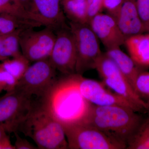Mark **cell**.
Here are the masks:
<instances>
[{
  "label": "cell",
  "instance_id": "cell-1",
  "mask_svg": "<svg viewBox=\"0 0 149 149\" xmlns=\"http://www.w3.org/2000/svg\"><path fill=\"white\" fill-rule=\"evenodd\" d=\"M78 74L58 77L42 100L41 105L63 126L85 124L91 104L78 88Z\"/></svg>",
  "mask_w": 149,
  "mask_h": 149
},
{
  "label": "cell",
  "instance_id": "cell-2",
  "mask_svg": "<svg viewBox=\"0 0 149 149\" xmlns=\"http://www.w3.org/2000/svg\"><path fill=\"white\" fill-rule=\"evenodd\" d=\"M137 112L120 105L99 106L91 104L85 124L101 130L126 145L144 119Z\"/></svg>",
  "mask_w": 149,
  "mask_h": 149
},
{
  "label": "cell",
  "instance_id": "cell-3",
  "mask_svg": "<svg viewBox=\"0 0 149 149\" xmlns=\"http://www.w3.org/2000/svg\"><path fill=\"white\" fill-rule=\"evenodd\" d=\"M18 132L32 139L38 149H68L63 126L41 104L22 123Z\"/></svg>",
  "mask_w": 149,
  "mask_h": 149
},
{
  "label": "cell",
  "instance_id": "cell-4",
  "mask_svg": "<svg viewBox=\"0 0 149 149\" xmlns=\"http://www.w3.org/2000/svg\"><path fill=\"white\" fill-rule=\"evenodd\" d=\"M102 83L110 90L130 103L139 112H148L149 105L134 90L127 78L107 55L102 53L96 63Z\"/></svg>",
  "mask_w": 149,
  "mask_h": 149
},
{
  "label": "cell",
  "instance_id": "cell-5",
  "mask_svg": "<svg viewBox=\"0 0 149 149\" xmlns=\"http://www.w3.org/2000/svg\"><path fill=\"white\" fill-rule=\"evenodd\" d=\"M57 71L49 58L35 62L29 65L19 80L15 89L41 104L42 100L58 78Z\"/></svg>",
  "mask_w": 149,
  "mask_h": 149
},
{
  "label": "cell",
  "instance_id": "cell-6",
  "mask_svg": "<svg viewBox=\"0 0 149 149\" xmlns=\"http://www.w3.org/2000/svg\"><path fill=\"white\" fill-rule=\"evenodd\" d=\"M69 26L76 47L75 73L83 75L86 71L95 69L96 63L102 54L99 40L89 24L70 22Z\"/></svg>",
  "mask_w": 149,
  "mask_h": 149
},
{
  "label": "cell",
  "instance_id": "cell-7",
  "mask_svg": "<svg viewBox=\"0 0 149 149\" xmlns=\"http://www.w3.org/2000/svg\"><path fill=\"white\" fill-rule=\"evenodd\" d=\"M63 128L68 149H126L125 144L112 139L89 124L70 125Z\"/></svg>",
  "mask_w": 149,
  "mask_h": 149
},
{
  "label": "cell",
  "instance_id": "cell-8",
  "mask_svg": "<svg viewBox=\"0 0 149 149\" xmlns=\"http://www.w3.org/2000/svg\"><path fill=\"white\" fill-rule=\"evenodd\" d=\"M39 105L15 88L6 93L0 97V124L8 133L18 132L19 125Z\"/></svg>",
  "mask_w": 149,
  "mask_h": 149
},
{
  "label": "cell",
  "instance_id": "cell-9",
  "mask_svg": "<svg viewBox=\"0 0 149 149\" xmlns=\"http://www.w3.org/2000/svg\"><path fill=\"white\" fill-rule=\"evenodd\" d=\"M45 27L39 31L27 28L19 35L22 53L30 62L47 59L50 56L55 42V32L50 27Z\"/></svg>",
  "mask_w": 149,
  "mask_h": 149
},
{
  "label": "cell",
  "instance_id": "cell-10",
  "mask_svg": "<svg viewBox=\"0 0 149 149\" xmlns=\"http://www.w3.org/2000/svg\"><path fill=\"white\" fill-rule=\"evenodd\" d=\"M55 42L49 59L57 70L64 75L75 73L76 54L74 36L69 26L55 31Z\"/></svg>",
  "mask_w": 149,
  "mask_h": 149
},
{
  "label": "cell",
  "instance_id": "cell-11",
  "mask_svg": "<svg viewBox=\"0 0 149 149\" xmlns=\"http://www.w3.org/2000/svg\"><path fill=\"white\" fill-rule=\"evenodd\" d=\"M77 85L81 95L91 104L99 106H122L130 108L138 112L133 105L108 89L102 82L85 78L83 75L78 74Z\"/></svg>",
  "mask_w": 149,
  "mask_h": 149
},
{
  "label": "cell",
  "instance_id": "cell-12",
  "mask_svg": "<svg viewBox=\"0 0 149 149\" xmlns=\"http://www.w3.org/2000/svg\"><path fill=\"white\" fill-rule=\"evenodd\" d=\"M89 25L107 50L120 48L126 38L121 32L116 20L107 13L96 15L89 21Z\"/></svg>",
  "mask_w": 149,
  "mask_h": 149
},
{
  "label": "cell",
  "instance_id": "cell-13",
  "mask_svg": "<svg viewBox=\"0 0 149 149\" xmlns=\"http://www.w3.org/2000/svg\"><path fill=\"white\" fill-rule=\"evenodd\" d=\"M34 13L45 27L56 30L67 25L61 0H32Z\"/></svg>",
  "mask_w": 149,
  "mask_h": 149
},
{
  "label": "cell",
  "instance_id": "cell-14",
  "mask_svg": "<svg viewBox=\"0 0 149 149\" xmlns=\"http://www.w3.org/2000/svg\"><path fill=\"white\" fill-rule=\"evenodd\" d=\"M116 21L126 39L147 32L139 17L135 0H126L120 9Z\"/></svg>",
  "mask_w": 149,
  "mask_h": 149
},
{
  "label": "cell",
  "instance_id": "cell-15",
  "mask_svg": "<svg viewBox=\"0 0 149 149\" xmlns=\"http://www.w3.org/2000/svg\"><path fill=\"white\" fill-rule=\"evenodd\" d=\"M124 45L129 56L140 68L149 67V33L126 38Z\"/></svg>",
  "mask_w": 149,
  "mask_h": 149
},
{
  "label": "cell",
  "instance_id": "cell-16",
  "mask_svg": "<svg viewBox=\"0 0 149 149\" xmlns=\"http://www.w3.org/2000/svg\"><path fill=\"white\" fill-rule=\"evenodd\" d=\"M106 54L113 61L134 88L136 78L141 71L140 68L120 48L108 50Z\"/></svg>",
  "mask_w": 149,
  "mask_h": 149
},
{
  "label": "cell",
  "instance_id": "cell-17",
  "mask_svg": "<svg viewBox=\"0 0 149 149\" xmlns=\"http://www.w3.org/2000/svg\"><path fill=\"white\" fill-rule=\"evenodd\" d=\"M43 26L40 22L6 14H0V36L19 30Z\"/></svg>",
  "mask_w": 149,
  "mask_h": 149
},
{
  "label": "cell",
  "instance_id": "cell-18",
  "mask_svg": "<svg viewBox=\"0 0 149 149\" xmlns=\"http://www.w3.org/2000/svg\"><path fill=\"white\" fill-rule=\"evenodd\" d=\"M24 29L0 36V57L3 61L22 54L20 51L19 38L20 33Z\"/></svg>",
  "mask_w": 149,
  "mask_h": 149
},
{
  "label": "cell",
  "instance_id": "cell-19",
  "mask_svg": "<svg viewBox=\"0 0 149 149\" xmlns=\"http://www.w3.org/2000/svg\"><path fill=\"white\" fill-rule=\"evenodd\" d=\"M30 63L22 54L18 56L3 61L0 63V68L5 70L19 81L30 65Z\"/></svg>",
  "mask_w": 149,
  "mask_h": 149
},
{
  "label": "cell",
  "instance_id": "cell-20",
  "mask_svg": "<svg viewBox=\"0 0 149 149\" xmlns=\"http://www.w3.org/2000/svg\"><path fill=\"white\" fill-rule=\"evenodd\" d=\"M136 132L128 142L127 149H149V110Z\"/></svg>",
  "mask_w": 149,
  "mask_h": 149
},
{
  "label": "cell",
  "instance_id": "cell-21",
  "mask_svg": "<svg viewBox=\"0 0 149 149\" xmlns=\"http://www.w3.org/2000/svg\"><path fill=\"white\" fill-rule=\"evenodd\" d=\"M0 14L10 15L41 23L36 17L19 7L13 0H0Z\"/></svg>",
  "mask_w": 149,
  "mask_h": 149
},
{
  "label": "cell",
  "instance_id": "cell-22",
  "mask_svg": "<svg viewBox=\"0 0 149 149\" xmlns=\"http://www.w3.org/2000/svg\"><path fill=\"white\" fill-rule=\"evenodd\" d=\"M134 88L139 96L149 105V72L141 71L136 78Z\"/></svg>",
  "mask_w": 149,
  "mask_h": 149
},
{
  "label": "cell",
  "instance_id": "cell-23",
  "mask_svg": "<svg viewBox=\"0 0 149 149\" xmlns=\"http://www.w3.org/2000/svg\"><path fill=\"white\" fill-rule=\"evenodd\" d=\"M18 80L10 74L0 68V93L3 91L6 93L13 91Z\"/></svg>",
  "mask_w": 149,
  "mask_h": 149
},
{
  "label": "cell",
  "instance_id": "cell-24",
  "mask_svg": "<svg viewBox=\"0 0 149 149\" xmlns=\"http://www.w3.org/2000/svg\"><path fill=\"white\" fill-rule=\"evenodd\" d=\"M139 17L149 33V0H135Z\"/></svg>",
  "mask_w": 149,
  "mask_h": 149
},
{
  "label": "cell",
  "instance_id": "cell-25",
  "mask_svg": "<svg viewBox=\"0 0 149 149\" xmlns=\"http://www.w3.org/2000/svg\"><path fill=\"white\" fill-rule=\"evenodd\" d=\"M125 1L126 0H103V10L116 20L120 9Z\"/></svg>",
  "mask_w": 149,
  "mask_h": 149
},
{
  "label": "cell",
  "instance_id": "cell-26",
  "mask_svg": "<svg viewBox=\"0 0 149 149\" xmlns=\"http://www.w3.org/2000/svg\"><path fill=\"white\" fill-rule=\"evenodd\" d=\"M103 0H86L88 23L91 18L103 10Z\"/></svg>",
  "mask_w": 149,
  "mask_h": 149
},
{
  "label": "cell",
  "instance_id": "cell-27",
  "mask_svg": "<svg viewBox=\"0 0 149 149\" xmlns=\"http://www.w3.org/2000/svg\"><path fill=\"white\" fill-rule=\"evenodd\" d=\"M15 137V141L14 146L15 149H37V147L35 146L26 139H22L19 135L18 132H14Z\"/></svg>",
  "mask_w": 149,
  "mask_h": 149
},
{
  "label": "cell",
  "instance_id": "cell-28",
  "mask_svg": "<svg viewBox=\"0 0 149 149\" xmlns=\"http://www.w3.org/2000/svg\"><path fill=\"white\" fill-rule=\"evenodd\" d=\"M13 1L15 3L22 9L27 11L29 13L35 15L40 21L39 19L34 13V5H33L32 0H13Z\"/></svg>",
  "mask_w": 149,
  "mask_h": 149
},
{
  "label": "cell",
  "instance_id": "cell-29",
  "mask_svg": "<svg viewBox=\"0 0 149 149\" xmlns=\"http://www.w3.org/2000/svg\"><path fill=\"white\" fill-rule=\"evenodd\" d=\"M0 149H15V146L11 143L8 135L0 140Z\"/></svg>",
  "mask_w": 149,
  "mask_h": 149
},
{
  "label": "cell",
  "instance_id": "cell-30",
  "mask_svg": "<svg viewBox=\"0 0 149 149\" xmlns=\"http://www.w3.org/2000/svg\"><path fill=\"white\" fill-rule=\"evenodd\" d=\"M7 133L4 128L0 124V140L6 136Z\"/></svg>",
  "mask_w": 149,
  "mask_h": 149
},
{
  "label": "cell",
  "instance_id": "cell-31",
  "mask_svg": "<svg viewBox=\"0 0 149 149\" xmlns=\"http://www.w3.org/2000/svg\"><path fill=\"white\" fill-rule=\"evenodd\" d=\"M3 61V59L0 57V61Z\"/></svg>",
  "mask_w": 149,
  "mask_h": 149
}]
</instances>
